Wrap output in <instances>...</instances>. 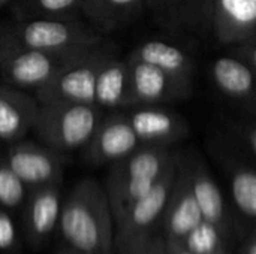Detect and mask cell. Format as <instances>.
<instances>
[{
  "mask_svg": "<svg viewBox=\"0 0 256 254\" xmlns=\"http://www.w3.org/2000/svg\"><path fill=\"white\" fill-rule=\"evenodd\" d=\"M141 147L129 120L123 114H114L100 120L94 135L87 144V160L93 165L114 163Z\"/></svg>",
  "mask_w": 256,
  "mask_h": 254,
  "instance_id": "12",
  "label": "cell"
},
{
  "mask_svg": "<svg viewBox=\"0 0 256 254\" xmlns=\"http://www.w3.org/2000/svg\"><path fill=\"white\" fill-rule=\"evenodd\" d=\"M255 69L237 57H218L212 66L216 87L236 100H252L255 91Z\"/></svg>",
  "mask_w": 256,
  "mask_h": 254,
  "instance_id": "18",
  "label": "cell"
},
{
  "mask_svg": "<svg viewBox=\"0 0 256 254\" xmlns=\"http://www.w3.org/2000/svg\"><path fill=\"white\" fill-rule=\"evenodd\" d=\"M177 174L176 156L171 165L165 169L156 184L138 199L120 222L116 223L114 252L117 254H129L138 246L147 241L160 226V220L172 190Z\"/></svg>",
  "mask_w": 256,
  "mask_h": 254,
  "instance_id": "5",
  "label": "cell"
},
{
  "mask_svg": "<svg viewBox=\"0 0 256 254\" xmlns=\"http://www.w3.org/2000/svg\"><path fill=\"white\" fill-rule=\"evenodd\" d=\"M129 96L128 108L138 105H158L186 99L192 94V82L172 76L162 69L128 58Z\"/></svg>",
  "mask_w": 256,
  "mask_h": 254,
  "instance_id": "7",
  "label": "cell"
},
{
  "mask_svg": "<svg viewBox=\"0 0 256 254\" xmlns=\"http://www.w3.org/2000/svg\"><path fill=\"white\" fill-rule=\"evenodd\" d=\"M6 1H8V0H0V6H2V4H4Z\"/></svg>",
  "mask_w": 256,
  "mask_h": 254,
  "instance_id": "30",
  "label": "cell"
},
{
  "mask_svg": "<svg viewBox=\"0 0 256 254\" xmlns=\"http://www.w3.org/2000/svg\"><path fill=\"white\" fill-rule=\"evenodd\" d=\"M94 46L46 52L21 48L0 40V78L9 87H14L16 90L36 91L54 75H57L64 66H68Z\"/></svg>",
  "mask_w": 256,
  "mask_h": 254,
  "instance_id": "4",
  "label": "cell"
},
{
  "mask_svg": "<svg viewBox=\"0 0 256 254\" xmlns=\"http://www.w3.org/2000/svg\"><path fill=\"white\" fill-rule=\"evenodd\" d=\"M100 123V108L87 103H45L36 109L32 129L57 153L87 147Z\"/></svg>",
  "mask_w": 256,
  "mask_h": 254,
  "instance_id": "2",
  "label": "cell"
},
{
  "mask_svg": "<svg viewBox=\"0 0 256 254\" xmlns=\"http://www.w3.org/2000/svg\"><path fill=\"white\" fill-rule=\"evenodd\" d=\"M128 120L141 145L168 147L189 132L184 118L154 105H138L128 115Z\"/></svg>",
  "mask_w": 256,
  "mask_h": 254,
  "instance_id": "13",
  "label": "cell"
},
{
  "mask_svg": "<svg viewBox=\"0 0 256 254\" xmlns=\"http://www.w3.org/2000/svg\"><path fill=\"white\" fill-rule=\"evenodd\" d=\"M184 169L188 172V178L190 183V189L194 192L195 201L201 211L202 220L214 225L219 231H222L231 240L234 238V225L232 217L226 208L225 198L212 177L210 171L196 156L183 159L180 157Z\"/></svg>",
  "mask_w": 256,
  "mask_h": 254,
  "instance_id": "11",
  "label": "cell"
},
{
  "mask_svg": "<svg viewBox=\"0 0 256 254\" xmlns=\"http://www.w3.org/2000/svg\"><path fill=\"white\" fill-rule=\"evenodd\" d=\"M177 162V174L172 190L170 193L162 220V238L165 241H183L189 232L200 225L202 220L201 211L195 201L194 192L190 189V183L188 178V172L180 157L176 156Z\"/></svg>",
  "mask_w": 256,
  "mask_h": 254,
  "instance_id": "10",
  "label": "cell"
},
{
  "mask_svg": "<svg viewBox=\"0 0 256 254\" xmlns=\"http://www.w3.org/2000/svg\"><path fill=\"white\" fill-rule=\"evenodd\" d=\"M110 52L96 45L54 75L34 91L39 105L45 103H87L94 105V84L98 70Z\"/></svg>",
  "mask_w": 256,
  "mask_h": 254,
  "instance_id": "6",
  "label": "cell"
},
{
  "mask_svg": "<svg viewBox=\"0 0 256 254\" xmlns=\"http://www.w3.org/2000/svg\"><path fill=\"white\" fill-rule=\"evenodd\" d=\"M232 240L214 225L201 220L183 240L184 247L194 254H232Z\"/></svg>",
  "mask_w": 256,
  "mask_h": 254,
  "instance_id": "22",
  "label": "cell"
},
{
  "mask_svg": "<svg viewBox=\"0 0 256 254\" xmlns=\"http://www.w3.org/2000/svg\"><path fill=\"white\" fill-rule=\"evenodd\" d=\"M27 186L15 175L8 163L0 157V207L6 211L20 214L27 199Z\"/></svg>",
  "mask_w": 256,
  "mask_h": 254,
  "instance_id": "23",
  "label": "cell"
},
{
  "mask_svg": "<svg viewBox=\"0 0 256 254\" xmlns=\"http://www.w3.org/2000/svg\"><path fill=\"white\" fill-rule=\"evenodd\" d=\"M84 0H33L36 10L42 12L48 18H63L75 10H81Z\"/></svg>",
  "mask_w": 256,
  "mask_h": 254,
  "instance_id": "25",
  "label": "cell"
},
{
  "mask_svg": "<svg viewBox=\"0 0 256 254\" xmlns=\"http://www.w3.org/2000/svg\"><path fill=\"white\" fill-rule=\"evenodd\" d=\"M165 250H166V254H194L192 252H189L183 241H165Z\"/></svg>",
  "mask_w": 256,
  "mask_h": 254,
  "instance_id": "28",
  "label": "cell"
},
{
  "mask_svg": "<svg viewBox=\"0 0 256 254\" xmlns=\"http://www.w3.org/2000/svg\"><path fill=\"white\" fill-rule=\"evenodd\" d=\"M156 15L171 27H182L192 31L207 24L212 27L213 0H150Z\"/></svg>",
  "mask_w": 256,
  "mask_h": 254,
  "instance_id": "20",
  "label": "cell"
},
{
  "mask_svg": "<svg viewBox=\"0 0 256 254\" xmlns=\"http://www.w3.org/2000/svg\"><path fill=\"white\" fill-rule=\"evenodd\" d=\"M0 85H2V78H0Z\"/></svg>",
  "mask_w": 256,
  "mask_h": 254,
  "instance_id": "31",
  "label": "cell"
},
{
  "mask_svg": "<svg viewBox=\"0 0 256 254\" xmlns=\"http://www.w3.org/2000/svg\"><path fill=\"white\" fill-rule=\"evenodd\" d=\"M129 58L153 64L172 76L192 82L194 63L190 57L176 45L162 40H146L130 52Z\"/></svg>",
  "mask_w": 256,
  "mask_h": 254,
  "instance_id": "19",
  "label": "cell"
},
{
  "mask_svg": "<svg viewBox=\"0 0 256 254\" xmlns=\"http://www.w3.org/2000/svg\"><path fill=\"white\" fill-rule=\"evenodd\" d=\"M212 28L222 43H243L255 37L256 0H213Z\"/></svg>",
  "mask_w": 256,
  "mask_h": 254,
  "instance_id": "14",
  "label": "cell"
},
{
  "mask_svg": "<svg viewBox=\"0 0 256 254\" xmlns=\"http://www.w3.org/2000/svg\"><path fill=\"white\" fill-rule=\"evenodd\" d=\"M20 246V231L14 214L0 207V252L16 253Z\"/></svg>",
  "mask_w": 256,
  "mask_h": 254,
  "instance_id": "24",
  "label": "cell"
},
{
  "mask_svg": "<svg viewBox=\"0 0 256 254\" xmlns=\"http://www.w3.org/2000/svg\"><path fill=\"white\" fill-rule=\"evenodd\" d=\"M142 0H84L81 10L98 30L111 31L136 15Z\"/></svg>",
  "mask_w": 256,
  "mask_h": 254,
  "instance_id": "21",
  "label": "cell"
},
{
  "mask_svg": "<svg viewBox=\"0 0 256 254\" xmlns=\"http://www.w3.org/2000/svg\"><path fill=\"white\" fill-rule=\"evenodd\" d=\"M38 102L9 85H0V145L21 139L33 126Z\"/></svg>",
  "mask_w": 256,
  "mask_h": 254,
  "instance_id": "16",
  "label": "cell"
},
{
  "mask_svg": "<svg viewBox=\"0 0 256 254\" xmlns=\"http://www.w3.org/2000/svg\"><path fill=\"white\" fill-rule=\"evenodd\" d=\"M242 244L236 254H256V232L252 229L249 234H246L242 240Z\"/></svg>",
  "mask_w": 256,
  "mask_h": 254,
  "instance_id": "27",
  "label": "cell"
},
{
  "mask_svg": "<svg viewBox=\"0 0 256 254\" xmlns=\"http://www.w3.org/2000/svg\"><path fill=\"white\" fill-rule=\"evenodd\" d=\"M3 160L28 190L63 181L62 153L48 147H39L33 142H14L8 147Z\"/></svg>",
  "mask_w": 256,
  "mask_h": 254,
  "instance_id": "8",
  "label": "cell"
},
{
  "mask_svg": "<svg viewBox=\"0 0 256 254\" xmlns=\"http://www.w3.org/2000/svg\"><path fill=\"white\" fill-rule=\"evenodd\" d=\"M0 40L27 49L58 52L94 46L100 43V34L80 21L46 16L3 27Z\"/></svg>",
  "mask_w": 256,
  "mask_h": 254,
  "instance_id": "3",
  "label": "cell"
},
{
  "mask_svg": "<svg viewBox=\"0 0 256 254\" xmlns=\"http://www.w3.org/2000/svg\"><path fill=\"white\" fill-rule=\"evenodd\" d=\"M68 249L78 254H114V225L105 187L93 178L74 186L62 202L58 225Z\"/></svg>",
  "mask_w": 256,
  "mask_h": 254,
  "instance_id": "1",
  "label": "cell"
},
{
  "mask_svg": "<svg viewBox=\"0 0 256 254\" xmlns=\"http://www.w3.org/2000/svg\"><path fill=\"white\" fill-rule=\"evenodd\" d=\"M57 254H78V253H75V252H72L70 249H68V247H66V249H62L60 252H57Z\"/></svg>",
  "mask_w": 256,
  "mask_h": 254,
  "instance_id": "29",
  "label": "cell"
},
{
  "mask_svg": "<svg viewBox=\"0 0 256 254\" xmlns=\"http://www.w3.org/2000/svg\"><path fill=\"white\" fill-rule=\"evenodd\" d=\"M226 171L230 175V187L236 219L232 220L234 234L242 240L246 234L255 229L256 219V172L246 162H228Z\"/></svg>",
  "mask_w": 256,
  "mask_h": 254,
  "instance_id": "15",
  "label": "cell"
},
{
  "mask_svg": "<svg viewBox=\"0 0 256 254\" xmlns=\"http://www.w3.org/2000/svg\"><path fill=\"white\" fill-rule=\"evenodd\" d=\"M62 210V183H52L28 190L20 213L26 241L33 249H42L58 225Z\"/></svg>",
  "mask_w": 256,
  "mask_h": 254,
  "instance_id": "9",
  "label": "cell"
},
{
  "mask_svg": "<svg viewBox=\"0 0 256 254\" xmlns=\"http://www.w3.org/2000/svg\"><path fill=\"white\" fill-rule=\"evenodd\" d=\"M128 63L108 54L98 70L94 84V105L99 108H128Z\"/></svg>",
  "mask_w": 256,
  "mask_h": 254,
  "instance_id": "17",
  "label": "cell"
},
{
  "mask_svg": "<svg viewBox=\"0 0 256 254\" xmlns=\"http://www.w3.org/2000/svg\"><path fill=\"white\" fill-rule=\"evenodd\" d=\"M129 254H166L162 235H152L147 241H144Z\"/></svg>",
  "mask_w": 256,
  "mask_h": 254,
  "instance_id": "26",
  "label": "cell"
}]
</instances>
